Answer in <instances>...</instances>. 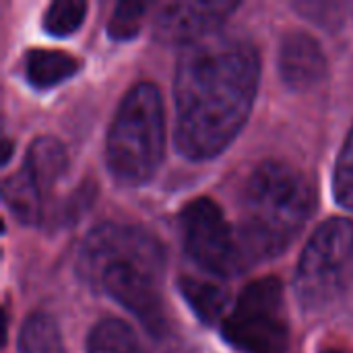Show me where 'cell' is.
I'll use <instances>...</instances> for the list:
<instances>
[{
    "label": "cell",
    "mask_w": 353,
    "mask_h": 353,
    "mask_svg": "<svg viewBox=\"0 0 353 353\" xmlns=\"http://www.w3.org/2000/svg\"><path fill=\"white\" fill-rule=\"evenodd\" d=\"M238 242L246 265L283 254L316 207L310 178L283 161L256 165L240 190Z\"/></svg>",
    "instance_id": "cell-3"
},
{
    "label": "cell",
    "mask_w": 353,
    "mask_h": 353,
    "mask_svg": "<svg viewBox=\"0 0 353 353\" xmlns=\"http://www.w3.org/2000/svg\"><path fill=\"white\" fill-rule=\"evenodd\" d=\"M180 294L186 300V304L190 306V310L196 314L199 321H203L205 325H217L223 323V314H225V306L230 302L228 290L221 283V279H203V277H192V275H184L178 281Z\"/></svg>",
    "instance_id": "cell-12"
},
{
    "label": "cell",
    "mask_w": 353,
    "mask_h": 353,
    "mask_svg": "<svg viewBox=\"0 0 353 353\" xmlns=\"http://www.w3.org/2000/svg\"><path fill=\"white\" fill-rule=\"evenodd\" d=\"M81 70V62L62 50L48 48H31L23 56V74L27 83L35 89H50L68 79H72Z\"/></svg>",
    "instance_id": "cell-11"
},
{
    "label": "cell",
    "mask_w": 353,
    "mask_h": 353,
    "mask_svg": "<svg viewBox=\"0 0 353 353\" xmlns=\"http://www.w3.org/2000/svg\"><path fill=\"white\" fill-rule=\"evenodd\" d=\"M238 2H165L153 17V35L168 46H194L219 31Z\"/></svg>",
    "instance_id": "cell-8"
},
{
    "label": "cell",
    "mask_w": 353,
    "mask_h": 353,
    "mask_svg": "<svg viewBox=\"0 0 353 353\" xmlns=\"http://www.w3.org/2000/svg\"><path fill=\"white\" fill-rule=\"evenodd\" d=\"M225 341L242 353H288L290 319L283 285L277 277L248 283L221 323Z\"/></svg>",
    "instance_id": "cell-6"
},
{
    "label": "cell",
    "mask_w": 353,
    "mask_h": 353,
    "mask_svg": "<svg viewBox=\"0 0 353 353\" xmlns=\"http://www.w3.org/2000/svg\"><path fill=\"white\" fill-rule=\"evenodd\" d=\"M19 353H66L58 323L43 312L31 314L19 333Z\"/></svg>",
    "instance_id": "cell-14"
},
{
    "label": "cell",
    "mask_w": 353,
    "mask_h": 353,
    "mask_svg": "<svg viewBox=\"0 0 353 353\" xmlns=\"http://www.w3.org/2000/svg\"><path fill=\"white\" fill-rule=\"evenodd\" d=\"M323 353H341V352H339V350H333V347H331V350H327V352H323Z\"/></svg>",
    "instance_id": "cell-19"
},
{
    "label": "cell",
    "mask_w": 353,
    "mask_h": 353,
    "mask_svg": "<svg viewBox=\"0 0 353 353\" xmlns=\"http://www.w3.org/2000/svg\"><path fill=\"white\" fill-rule=\"evenodd\" d=\"M87 2L83 0H56L52 2L41 19V27L48 35L66 37L72 35L85 21Z\"/></svg>",
    "instance_id": "cell-15"
},
{
    "label": "cell",
    "mask_w": 353,
    "mask_h": 353,
    "mask_svg": "<svg viewBox=\"0 0 353 353\" xmlns=\"http://www.w3.org/2000/svg\"><path fill=\"white\" fill-rule=\"evenodd\" d=\"M2 199L8 211L25 225H41L52 217L46 192L25 165L2 182Z\"/></svg>",
    "instance_id": "cell-10"
},
{
    "label": "cell",
    "mask_w": 353,
    "mask_h": 353,
    "mask_svg": "<svg viewBox=\"0 0 353 353\" xmlns=\"http://www.w3.org/2000/svg\"><path fill=\"white\" fill-rule=\"evenodd\" d=\"M10 153H12V145H10L8 141H4V159H2V163H8Z\"/></svg>",
    "instance_id": "cell-18"
},
{
    "label": "cell",
    "mask_w": 353,
    "mask_h": 353,
    "mask_svg": "<svg viewBox=\"0 0 353 353\" xmlns=\"http://www.w3.org/2000/svg\"><path fill=\"white\" fill-rule=\"evenodd\" d=\"M165 153V114L159 89L139 83L122 97L105 145L108 170L124 186H143Z\"/></svg>",
    "instance_id": "cell-4"
},
{
    "label": "cell",
    "mask_w": 353,
    "mask_h": 353,
    "mask_svg": "<svg viewBox=\"0 0 353 353\" xmlns=\"http://www.w3.org/2000/svg\"><path fill=\"white\" fill-rule=\"evenodd\" d=\"M147 10H149L147 2H134V0L118 2L108 23V35L116 41H128L137 37Z\"/></svg>",
    "instance_id": "cell-16"
},
{
    "label": "cell",
    "mask_w": 353,
    "mask_h": 353,
    "mask_svg": "<svg viewBox=\"0 0 353 353\" xmlns=\"http://www.w3.org/2000/svg\"><path fill=\"white\" fill-rule=\"evenodd\" d=\"M335 199L343 209L353 211V128L350 130L345 145L337 157L335 176H333Z\"/></svg>",
    "instance_id": "cell-17"
},
{
    "label": "cell",
    "mask_w": 353,
    "mask_h": 353,
    "mask_svg": "<svg viewBox=\"0 0 353 353\" xmlns=\"http://www.w3.org/2000/svg\"><path fill=\"white\" fill-rule=\"evenodd\" d=\"M87 353H145L132 327L120 319L99 321L87 335Z\"/></svg>",
    "instance_id": "cell-13"
},
{
    "label": "cell",
    "mask_w": 353,
    "mask_h": 353,
    "mask_svg": "<svg viewBox=\"0 0 353 353\" xmlns=\"http://www.w3.org/2000/svg\"><path fill=\"white\" fill-rule=\"evenodd\" d=\"M77 273L95 294L137 316L153 337L168 333L165 250L151 232L116 221L93 228L79 248Z\"/></svg>",
    "instance_id": "cell-2"
},
{
    "label": "cell",
    "mask_w": 353,
    "mask_h": 353,
    "mask_svg": "<svg viewBox=\"0 0 353 353\" xmlns=\"http://www.w3.org/2000/svg\"><path fill=\"white\" fill-rule=\"evenodd\" d=\"M261 79L256 48L215 33L188 46L176 68V147L192 161L223 153L246 126Z\"/></svg>",
    "instance_id": "cell-1"
},
{
    "label": "cell",
    "mask_w": 353,
    "mask_h": 353,
    "mask_svg": "<svg viewBox=\"0 0 353 353\" xmlns=\"http://www.w3.org/2000/svg\"><path fill=\"white\" fill-rule=\"evenodd\" d=\"M353 279V221L327 219L308 240L294 279L296 298L306 314L327 312Z\"/></svg>",
    "instance_id": "cell-5"
},
{
    "label": "cell",
    "mask_w": 353,
    "mask_h": 353,
    "mask_svg": "<svg viewBox=\"0 0 353 353\" xmlns=\"http://www.w3.org/2000/svg\"><path fill=\"white\" fill-rule=\"evenodd\" d=\"M279 77L292 91L314 89L327 77V56L316 37L306 31H290L279 46Z\"/></svg>",
    "instance_id": "cell-9"
},
{
    "label": "cell",
    "mask_w": 353,
    "mask_h": 353,
    "mask_svg": "<svg viewBox=\"0 0 353 353\" xmlns=\"http://www.w3.org/2000/svg\"><path fill=\"white\" fill-rule=\"evenodd\" d=\"M178 221L186 256L209 277L225 279L248 267L238 232H234L215 201L207 196L192 199L180 211Z\"/></svg>",
    "instance_id": "cell-7"
}]
</instances>
